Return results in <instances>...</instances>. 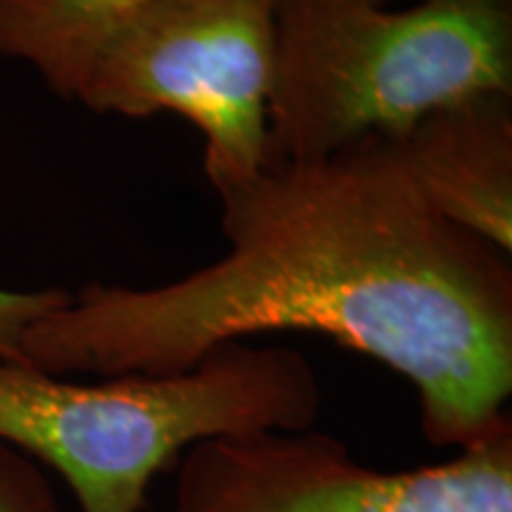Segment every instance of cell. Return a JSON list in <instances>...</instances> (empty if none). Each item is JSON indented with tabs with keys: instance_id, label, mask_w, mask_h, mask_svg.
I'll return each instance as SVG.
<instances>
[{
	"instance_id": "cell-2",
	"label": "cell",
	"mask_w": 512,
	"mask_h": 512,
	"mask_svg": "<svg viewBox=\"0 0 512 512\" xmlns=\"http://www.w3.org/2000/svg\"><path fill=\"white\" fill-rule=\"evenodd\" d=\"M320 380L302 351L230 342L169 375L81 382L0 358V441L64 479L79 512H145L192 446L309 430Z\"/></svg>"
},
{
	"instance_id": "cell-9",
	"label": "cell",
	"mask_w": 512,
	"mask_h": 512,
	"mask_svg": "<svg viewBox=\"0 0 512 512\" xmlns=\"http://www.w3.org/2000/svg\"><path fill=\"white\" fill-rule=\"evenodd\" d=\"M64 290H0V358L22 363V339L38 318L64 302Z\"/></svg>"
},
{
	"instance_id": "cell-6",
	"label": "cell",
	"mask_w": 512,
	"mask_h": 512,
	"mask_svg": "<svg viewBox=\"0 0 512 512\" xmlns=\"http://www.w3.org/2000/svg\"><path fill=\"white\" fill-rule=\"evenodd\" d=\"M384 143L439 216L510 256L512 95L451 102Z\"/></svg>"
},
{
	"instance_id": "cell-4",
	"label": "cell",
	"mask_w": 512,
	"mask_h": 512,
	"mask_svg": "<svg viewBox=\"0 0 512 512\" xmlns=\"http://www.w3.org/2000/svg\"><path fill=\"white\" fill-rule=\"evenodd\" d=\"M278 0H152L98 43L74 100L98 114L185 117L204 136L211 188L268 155Z\"/></svg>"
},
{
	"instance_id": "cell-5",
	"label": "cell",
	"mask_w": 512,
	"mask_h": 512,
	"mask_svg": "<svg viewBox=\"0 0 512 512\" xmlns=\"http://www.w3.org/2000/svg\"><path fill=\"white\" fill-rule=\"evenodd\" d=\"M171 512H512V420L411 470H377L328 432H256L192 446Z\"/></svg>"
},
{
	"instance_id": "cell-10",
	"label": "cell",
	"mask_w": 512,
	"mask_h": 512,
	"mask_svg": "<svg viewBox=\"0 0 512 512\" xmlns=\"http://www.w3.org/2000/svg\"><path fill=\"white\" fill-rule=\"evenodd\" d=\"M368 3H373V5H384V8H387L389 3H394V0H368Z\"/></svg>"
},
{
	"instance_id": "cell-8",
	"label": "cell",
	"mask_w": 512,
	"mask_h": 512,
	"mask_svg": "<svg viewBox=\"0 0 512 512\" xmlns=\"http://www.w3.org/2000/svg\"><path fill=\"white\" fill-rule=\"evenodd\" d=\"M0 512H62L48 470L0 441Z\"/></svg>"
},
{
	"instance_id": "cell-1",
	"label": "cell",
	"mask_w": 512,
	"mask_h": 512,
	"mask_svg": "<svg viewBox=\"0 0 512 512\" xmlns=\"http://www.w3.org/2000/svg\"><path fill=\"white\" fill-rule=\"evenodd\" d=\"M216 195L221 259L157 287L67 294L24 335V366L169 375L223 344L302 330L411 382L434 446L463 448L510 420V256L439 216L384 140L266 162Z\"/></svg>"
},
{
	"instance_id": "cell-3",
	"label": "cell",
	"mask_w": 512,
	"mask_h": 512,
	"mask_svg": "<svg viewBox=\"0 0 512 512\" xmlns=\"http://www.w3.org/2000/svg\"><path fill=\"white\" fill-rule=\"evenodd\" d=\"M512 95V0H278L266 162H304Z\"/></svg>"
},
{
	"instance_id": "cell-7",
	"label": "cell",
	"mask_w": 512,
	"mask_h": 512,
	"mask_svg": "<svg viewBox=\"0 0 512 512\" xmlns=\"http://www.w3.org/2000/svg\"><path fill=\"white\" fill-rule=\"evenodd\" d=\"M152 0H0V60L22 62L74 100L93 50Z\"/></svg>"
}]
</instances>
